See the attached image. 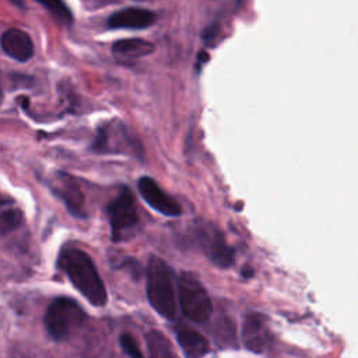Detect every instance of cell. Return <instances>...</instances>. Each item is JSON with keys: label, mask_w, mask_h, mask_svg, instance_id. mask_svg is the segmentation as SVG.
<instances>
[{"label": "cell", "mask_w": 358, "mask_h": 358, "mask_svg": "<svg viewBox=\"0 0 358 358\" xmlns=\"http://www.w3.org/2000/svg\"><path fill=\"white\" fill-rule=\"evenodd\" d=\"M91 150L98 154L130 152L134 157H143L141 144L133 137L123 123H106L98 127L96 136L91 144Z\"/></svg>", "instance_id": "cell-5"}, {"label": "cell", "mask_w": 358, "mask_h": 358, "mask_svg": "<svg viewBox=\"0 0 358 358\" xmlns=\"http://www.w3.org/2000/svg\"><path fill=\"white\" fill-rule=\"evenodd\" d=\"M43 8H46L50 15L63 25H70L73 22V13L63 0H35Z\"/></svg>", "instance_id": "cell-16"}, {"label": "cell", "mask_w": 358, "mask_h": 358, "mask_svg": "<svg viewBox=\"0 0 358 358\" xmlns=\"http://www.w3.org/2000/svg\"><path fill=\"white\" fill-rule=\"evenodd\" d=\"M136 1H144V0H136Z\"/></svg>", "instance_id": "cell-24"}, {"label": "cell", "mask_w": 358, "mask_h": 358, "mask_svg": "<svg viewBox=\"0 0 358 358\" xmlns=\"http://www.w3.org/2000/svg\"><path fill=\"white\" fill-rule=\"evenodd\" d=\"M176 292L180 309L189 320L206 323L211 317V298L196 274L182 271L176 280Z\"/></svg>", "instance_id": "cell-4"}, {"label": "cell", "mask_w": 358, "mask_h": 358, "mask_svg": "<svg viewBox=\"0 0 358 358\" xmlns=\"http://www.w3.org/2000/svg\"><path fill=\"white\" fill-rule=\"evenodd\" d=\"M119 343H120L122 350L127 355H130V357H143V352L140 351V348H138V345H137V343H136V340L131 334H129V333L120 334Z\"/></svg>", "instance_id": "cell-18"}, {"label": "cell", "mask_w": 358, "mask_h": 358, "mask_svg": "<svg viewBox=\"0 0 358 358\" xmlns=\"http://www.w3.org/2000/svg\"><path fill=\"white\" fill-rule=\"evenodd\" d=\"M242 341L249 351L257 354L264 352L271 345L273 333L264 315L253 312L243 317Z\"/></svg>", "instance_id": "cell-9"}, {"label": "cell", "mask_w": 358, "mask_h": 358, "mask_svg": "<svg viewBox=\"0 0 358 358\" xmlns=\"http://www.w3.org/2000/svg\"><path fill=\"white\" fill-rule=\"evenodd\" d=\"M24 221V214L18 208H8L0 213V236L17 229Z\"/></svg>", "instance_id": "cell-17"}, {"label": "cell", "mask_w": 358, "mask_h": 358, "mask_svg": "<svg viewBox=\"0 0 358 358\" xmlns=\"http://www.w3.org/2000/svg\"><path fill=\"white\" fill-rule=\"evenodd\" d=\"M242 275H243L245 278H249V277L253 275V270H252L250 267H246V266H245V267L242 268Z\"/></svg>", "instance_id": "cell-21"}, {"label": "cell", "mask_w": 358, "mask_h": 358, "mask_svg": "<svg viewBox=\"0 0 358 358\" xmlns=\"http://www.w3.org/2000/svg\"><path fill=\"white\" fill-rule=\"evenodd\" d=\"M220 31H221V25L218 22H213L210 24L208 27L204 28L203 34H201V38H203V42L207 45V46H213L220 35Z\"/></svg>", "instance_id": "cell-19"}, {"label": "cell", "mask_w": 358, "mask_h": 358, "mask_svg": "<svg viewBox=\"0 0 358 358\" xmlns=\"http://www.w3.org/2000/svg\"><path fill=\"white\" fill-rule=\"evenodd\" d=\"M145 344L151 357H173L175 351L171 341L158 330H151L145 334Z\"/></svg>", "instance_id": "cell-15"}, {"label": "cell", "mask_w": 358, "mask_h": 358, "mask_svg": "<svg viewBox=\"0 0 358 358\" xmlns=\"http://www.w3.org/2000/svg\"><path fill=\"white\" fill-rule=\"evenodd\" d=\"M197 242L206 256L218 267H229L234 264L235 252L225 239L222 231L213 222L199 220L194 227Z\"/></svg>", "instance_id": "cell-6"}, {"label": "cell", "mask_w": 358, "mask_h": 358, "mask_svg": "<svg viewBox=\"0 0 358 358\" xmlns=\"http://www.w3.org/2000/svg\"><path fill=\"white\" fill-rule=\"evenodd\" d=\"M50 190L64 203L66 208L78 218H85V197L76 178L71 175L57 171L49 180Z\"/></svg>", "instance_id": "cell-8"}, {"label": "cell", "mask_w": 358, "mask_h": 358, "mask_svg": "<svg viewBox=\"0 0 358 358\" xmlns=\"http://www.w3.org/2000/svg\"><path fill=\"white\" fill-rule=\"evenodd\" d=\"M155 20V14L150 10L129 7L110 14L108 18V27L113 29H144L151 27Z\"/></svg>", "instance_id": "cell-11"}, {"label": "cell", "mask_w": 358, "mask_h": 358, "mask_svg": "<svg viewBox=\"0 0 358 358\" xmlns=\"http://www.w3.org/2000/svg\"><path fill=\"white\" fill-rule=\"evenodd\" d=\"M3 98V88H1V83H0V101Z\"/></svg>", "instance_id": "cell-23"}, {"label": "cell", "mask_w": 358, "mask_h": 358, "mask_svg": "<svg viewBox=\"0 0 358 358\" xmlns=\"http://www.w3.org/2000/svg\"><path fill=\"white\" fill-rule=\"evenodd\" d=\"M207 60H208V55H207V53H204V52L199 53V59H197V69L200 67V64L203 66V63H206Z\"/></svg>", "instance_id": "cell-20"}, {"label": "cell", "mask_w": 358, "mask_h": 358, "mask_svg": "<svg viewBox=\"0 0 358 358\" xmlns=\"http://www.w3.org/2000/svg\"><path fill=\"white\" fill-rule=\"evenodd\" d=\"M59 266L76 289L94 306H103L108 301L105 284L90 255L78 248H64L59 256Z\"/></svg>", "instance_id": "cell-1"}, {"label": "cell", "mask_w": 358, "mask_h": 358, "mask_svg": "<svg viewBox=\"0 0 358 358\" xmlns=\"http://www.w3.org/2000/svg\"><path fill=\"white\" fill-rule=\"evenodd\" d=\"M176 340L186 357H203L210 351L208 340L192 327H180L176 330Z\"/></svg>", "instance_id": "cell-14"}, {"label": "cell", "mask_w": 358, "mask_h": 358, "mask_svg": "<svg viewBox=\"0 0 358 358\" xmlns=\"http://www.w3.org/2000/svg\"><path fill=\"white\" fill-rule=\"evenodd\" d=\"M154 52V45L141 38H127L116 41L112 45V53L119 62L136 60Z\"/></svg>", "instance_id": "cell-13"}, {"label": "cell", "mask_w": 358, "mask_h": 358, "mask_svg": "<svg viewBox=\"0 0 358 358\" xmlns=\"http://www.w3.org/2000/svg\"><path fill=\"white\" fill-rule=\"evenodd\" d=\"M0 45L3 52L17 62H27L34 56L32 39L20 28H8L4 31L0 38Z\"/></svg>", "instance_id": "cell-12"}, {"label": "cell", "mask_w": 358, "mask_h": 358, "mask_svg": "<svg viewBox=\"0 0 358 358\" xmlns=\"http://www.w3.org/2000/svg\"><path fill=\"white\" fill-rule=\"evenodd\" d=\"M147 298L150 305L165 319H175L178 315V292L175 274L169 264L159 256L152 255L145 268Z\"/></svg>", "instance_id": "cell-2"}, {"label": "cell", "mask_w": 358, "mask_h": 358, "mask_svg": "<svg viewBox=\"0 0 358 358\" xmlns=\"http://www.w3.org/2000/svg\"><path fill=\"white\" fill-rule=\"evenodd\" d=\"M108 215L110 222V238L120 242L134 229L138 222L136 201L129 187H123L119 194L109 203Z\"/></svg>", "instance_id": "cell-7"}, {"label": "cell", "mask_w": 358, "mask_h": 358, "mask_svg": "<svg viewBox=\"0 0 358 358\" xmlns=\"http://www.w3.org/2000/svg\"><path fill=\"white\" fill-rule=\"evenodd\" d=\"M13 4H15V6H18V7H22L24 6V1L22 0H10Z\"/></svg>", "instance_id": "cell-22"}, {"label": "cell", "mask_w": 358, "mask_h": 358, "mask_svg": "<svg viewBox=\"0 0 358 358\" xmlns=\"http://www.w3.org/2000/svg\"><path fill=\"white\" fill-rule=\"evenodd\" d=\"M87 320L85 310L69 296L55 298L45 313V327L50 338L63 341L78 330Z\"/></svg>", "instance_id": "cell-3"}, {"label": "cell", "mask_w": 358, "mask_h": 358, "mask_svg": "<svg viewBox=\"0 0 358 358\" xmlns=\"http://www.w3.org/2000/svg\"><path fill=\"white\" fill-rule=\"evenodd\" d=\"M138 192L144 201L155 211L168 217H178L182 214V207L169 194H166L152 178H140Z\"/></svg>", "instance_id": "cell-10"}]
</instances>
